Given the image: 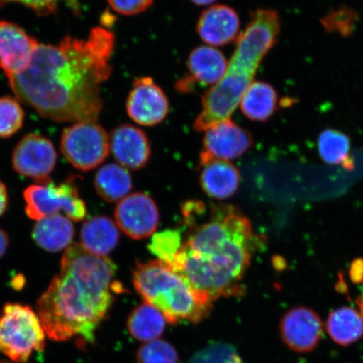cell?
Masks as SVG:
<instances>
[{"instance_id":"obj_21","label":"cell","mask_w":363,"mask_h":363,"mask_svg":"<svg viewBox=\"0 0 363 363\" xmlns=\"http://www.w3.org/2000/svg\"><path fill=\"white\" fill-rule=\"evenodd\" d=\"M279 94L266 82L256 81L249 86L240 99V111L253 121L265 122L278 110Z\"/></svg>"},{"instance_id":"obj_15","label":"cell","mask_w":363,"mask_h":363,"mask_svg":"<svg viewBox=\"0 0 363 363\" xmlns=\"http://www.w3.org/2000/svg\"><path fill=\"white\" fill-rule=\"evenodd\" d=\"M199 184L208 196L228 199L238 191L240 182L239 170L233 163L203 151L199 156Z\"/></svg>"},{"instance_id":"obj_2","label":"cell","mask_w":363,"mask_h":363,"mask_svg":"<svg viewBox=\"0 0 363 363\" xmlns=\"http://www.w3.org/2000/svg\"><path fill=\"white\" fill-rule=\"evenodd\" d=\"M116 267L107 257L94 255L72 244L61 270L36 302L45 334L56 342L77 338L80 347L93 344L113 302Z\"/></svg>"},{"instance_id":"obj_16","label":"cell","mask_w":363,"mask_h":363,"mask_svg":"<svg viewBox=\"0 0 363 363\" xmlns=\"http://www.w3.org/2000/svg\"><path fill=\"white\" fill-rule=\"evenodd\" d=\"M113 157L121 166L131 170L143 169L151 157V146L143 130L129 124L121 125L110 138Z\"/></svg>"},{"instance_id":"obj_7","label":"cell","mask_w":363,"mask_h":363,"mask_svg":"<svg viewBox=\"0 0 363 363\" xmlns=\"http://www.w3.org/2000/svg\"><path fill=\"white\" fill-rule=\"evenodd\" d=\"M26 213L31 220L58 215L60 211L72 221H81L87 216V208L79 196L74 182L67 180L57 185L49 178L36 182L24 191Z\"/></svg>"},{"instance_id":"obj_10","label":"cell","mask_w":363,"mask_h":363,"mask_svg":"<svg viewBox=\"0 0 363 363\" xmlns=\"http://www.w3.org/2000/svg\"><path fill=\"white\" fill-rule=\"evenodd\" d=\"M131 120L143 126L162 123L169 115V102L163 90L150 77H140L133 84L126 101Z\"/></svg>"},{"instance_id":"obj_27","label":"cell","mask_w":363,"mask_h":363,"mask_svg":"<svg viewBox=\"0 0 363 363\" xmlns=\"http://www.w3.org/2000/svg\"><path fill=\"white\" fill-rule=\"evenodd\" d=\"M138 363H179L178 351L164 340H155L143 345L136 352Z\"/></svg>"},{"instance_id":"obj_24","label":"cell","mask_w":363,"mask_h":363,"mask_svg":"<svg viewBox=\"0 0 363 363\" xmlns=\"http://www.w3.org/2000/svg\"><path fill=\"white\" fill-rule=\"evenodd\" d=\"M326 328L335 342L346 346L362 337L363 318L353 308H340L330 313Z\"/></svg>"},{"instance_id":"obj_17","label":"cell","mask_w":363,"mask_h":363,"mask_svg":"<svg viewBox=\"0 0 363 363\" xmlns=\"http://www.w3.org/2000/svg\"><path fill=\"white\" fill-rule=\"evenodd\" d=\"M252 144L251 133L230 119L211 127L203 138L206 152L227 161L242 156Z\"/></svg>"},{"instance_id":"obj_8","label":"cell","mask_w":363,"mask_h":363,"mask_svg":"<svg viewBox=\"0 0 363 363\" xmlns=\"http://www.w3.org/2000/svg\"><path fill=\"white\" fill-rule=\"evenodd\" d=\"M110 149V138L106 131L94 122H79L63 130V156L80 171L96 169L106 160Z\"/></svg>"},{"instance_id":"obj_33","label":"cell","mask_w":363,"mask_h":363,"mask_svg":"<svg viewBox=\"0 0 363 363\" xmlns=\"http://www.w3.org/2000/svg\"><path fill=\"white\" fill-rule=\"evenodd\" d=\"M8 192L6 185L0 181V216L4 214L8 206Z\"/></svg>"},{"instance_id":"obj_5","label":"cell","mask_w":363,"mask_h":363,"mask_svg":"<svg viewBox=\"0 0 363 363\" xmlns=\"http://www.w3.org/2000/svg\"><path fill=\"white\" fill-rule=\"evenodd\" d=\"M133 282L144 301L157 308L171 325L199 323L212 311L210 298L162 261L138 263L133 270Z\"/></svg>"},{"instance_id":"obj_13","label":"cell","mask_w":363,"mask_h":363,"mask_svg":"<svg viewBox=\"0 0 363 363\" xmlns=\"http://www.w3.org/2000/svg\"><path fill=\"white\" fill-rule=\"evenodd\" d=\"M38 45L33 36L15 23L0 21V67L8 79L30 66Z\"/></svg>"},{"instance_id":"obj_38","label":"cell","mask_w":363,"mask_h":363,"mask_svg":"<svg viewBox=\"0 0 363 363\" xmlns=\"http://www.w3.org/2000/svg\"><path fill=\"white\" fill-rule=\"evenodd\" d=\"M0 363H11V362H0ZM13 363H16V362H13Z\"/></svg>"},{"instance_id":"obj_11","label":"cell","mask_w":363,"mask_h":363,"mask_svg":"<svg viewBox=\"0 0 363 363\" xmlns=\"http://www.w3.org/2000/svg\"><path fill=\"white\" fill-rule=\"evenodd\" d=\"M115 218L117 226L128 237L144 239L152 235L157 228L158 208L149 195L134 193L117 204Z\"/></svg>"},{"instance_id":"obj_3","label":"cell","mask_w":363,"mask_h":363,"mask_svg":"<svg viewBox=\"0 0 363 363\" xmlns=\"http://www.w3.org/2000/svg\"><path fill=\"white\" fill-rule=\"evenodd\" d=\"M257 246L247 217L235 206L219 204L207 221L189 231L169 265L211 301L242 296V279Z\"/></svg>"},{"instance_id":"obj_1","label":"cell","mask_w":363,"mask_h":363,"mask_svg":"<svg viewBox=\"0 0 363 363\" xmlns=\"http://www.w3.org/2000/svg\"><path fill=\"white\" fill-rule=\"evenodd\" d=\"M115 35L95 27L86 40L67 36L58 45L39 44L25 71L9 79L19 101L54 121H97L101 84L110 78Z\"/></svg>"},{"instance_id":"obj_32","label":"cell","mask_w":363,"mask_h":363,"mask_svg":"<svg viewBox=\"0 0 363 363\" xmlns=\"http://www.w3.org/2000/svg\"><path fill=\"white\" fill-rule=\"evenodd\" d=\"M62 0H18L26 6L33 9V10L40 16H48L56 11L57 4ZM70 4L74 11H78L79 7L78 0H65Z\"/></svg>"},{"instance_id":"obj_26","label":"cell","mask_w":363,"mask_h":363,"mask_svg":"<svg viewBox=\"0 0 363 363\" xmlns=\"http://www.w3.org/2000/svg\"><path fill=\"white\" fill-rule=\"evenodd\" d=\"M182 234L179 230H167L153 235L148 249L159 261L171 264L182 247Z\"/></svg>"},{"instance_id":"obj_29","label":"cell","mask_w":363,"mask_h":363,"mask_svg":"<svg viewBox=\"0 0 363 363\" xmlns=\"http://www.w3.org/2000/svg\"><path fill=\"white\" fill-rule=\"evenodd\" d=\"M25 113L19 102L10 97H0V138H8L21 128Z\"/></svg>"},{"instance_id":"obj_20","label":"cell","mask_w":363,"mask_h":363,"mask_svg":"<svg viewBox=\"0 0 363 363\" xmlns=\"http://www.w3.org/2000/svg\"><path fill=\"white\" fill-rule=\"evenodd\" d=\"M75 230L67 216L53 215L36 222L33 231L35 242L50 252H57L71 246Z\"/></svg>"},{"instance_id":"obj_4","label":"cell","mask_w":363,"mask_h":363,"mask_svg":"<svg viewBox=\"0 0 363 363\" xmlns=\"http://www.w3.org/2000/svg\"><path fill=\"white\" fill-rule=\"evenodd\" d=\"M279 13L272 9H258L252 13L246 30L240 35L237 48L222 79L202 96V111L194 121V129L206 131L230 119L263 58L275 45L281 30Z\"/></svg>"},{"instance_id":"obj_31","label":"cell","mask_w":363,"mask_h":363,"mask_svg":"<svg viewBox=\"0 0 363 363\" xmlns=\"http://www.w3.org/2000/svg\"><path fill=\"white\" fill-rule=\"evenodd\" d=\"M154 0H108L113 10L123 16H135L147 11Z\"/></svg>"},{"instance_id":"obj_25","label":"cell","mask_w":363,"mask_h":363,"mask_svg":"<svg viewBox=\"0 0 363 363\" xmlns=\"http://www.w3.org/2000/svg\"><path fill=\"white\" fill-rule=\"evenodd\" d=\"M350 148V139L337 130L326 129L318 138L320 156L330 165H342L347 169H352Z\"/></svg>"},{"instance_id":"obj_35","label":"cell","mask_w":363,"mask_h":363,"mask_svg":"<svg viewBox=\"0 0 363 363\" xmlns=\"http://www.w3.org/2000/svg\"><path fill=\"white\" fill-rule=\"evenodd\" d=\"M191 1L194 4H197V6H203L214 3L216 0H191Z\"/></svg>"},{"instance_id":"obj_19","label":"cell","mask_w":363,"mask_h":363,"mask_svg":"<svg viewBox=\"0 0 363 363\" xmlns=\"http://www.w3.org/2000/svg\"><path fill=\"white\" fill-rule=\"evenodd\" d=\"M81 245L94 255L106 257L119 243L120 233L116 223L110 218L98 216L91 217L82 226Z\"/></svg>"},{"instance_id":"obj_22","label":"cell","mask_w":363,"mask_h":363,"mask_svg":"<svg viewBox=\"0 0 363 363\" xmlns=\"http://www.w3.org/2000/svg\"><path fill=\"white\" fill-rule=\"evenodd\" d=\"M94 188L99 196L108 203L120 202L128 196L133 189V179L128 170L115 163H108L97 172Z\"/></svg>"},{"instance_id":"obj_28","label":"cell","mask_w":363,"mask_h":363,"mask_svg":"<svg viewBox=\"0 0 363 363\" xmlns=\"http://www.w3.org/2000/svg\"><path fill=\"white\" fill-rule=\"evenodd\" d=\"M188 363H244V362L233 345L214 342L195 353Z\"/></svg>"},{"instance_id":"obj_34","label":"cell","mask_w":363,"mask_h":363,"mask_svg":"<svg viewBox=\"0 0 363 363\" xmlns=\"http://www.w3.org/2000/svg\"><path fill=\"white\" fill-rule=\"evenodd\" d=\"M9 243H10L9 235L6 231L0 229V258H1L7 252Z\"/></svg>"},{"instance_id":"obj_6","label":"cell","mask_w":363,"mask_h":363,"mask_svg":"<svg viewBox=\"0 0 363 363\" xmlns=\"http://www.w3.org/2000/svg\"><path fill=\"white\" fill-rule=\"evenodd\" d=\"M45 333L38 313L30 306L8 303L0 316V353L24 363L34 352L43 351Z\"/></svg>"},{"instance_id":"obj_30","label":"cell","mask_w":363,"mask_h":363,"mask_svg":"<svg viewBox=\"0 0 363 363\" xmlns=\"http://www.w3.org/2000/svg\"><path fill=\"white\" fill-rule=\"evenodd\" d=\"M357 13L348 7H342L328 13L322 20L324 28L330 33L348 36L355 30Z\"/></svg>"},{"instance_id":"obj_9","label":"cell","mask_w":363,"mask_h":363,"mask_svg":"<svg viewBox=\"0 0 363 363\" xmlns=\"http://www.w3.org/2000/svg\"><path fill=\"white\" fill-rule=\"evenodd\" d=\"M57 152L51 140L43 135L29 134L13 150L12 163L18 174L40 182L49 178L57 162Z\"/></svg>"},{"instance_id":"obj_12","label":"cell","mask_w":363,"mask_h":363,"mask_svg":"<svg viewBox=\"0 0 363 363\" xmlns=\"http://www.w3.org/2000/svg\"><path fill=\"white\" fill-rule=\"evenodd\" d=\"M228 62L220 50L199 45L190 52L188 74L177 82L175 89L181 94H191L198 86L216 85L223 78Z\"/></svg>"},{"instance_id":"obj_14","label":"cell","mask_w":363,"mask_h":363,"mask_svg":"<svg viewBox=\"0 0 363 363\" xmlns=\"http://www.w3.org/2000/svg\"><path fill=\"white\" fill-rule=\"evenodd\" d=\"M284 342L297 352H310L320 343L323 325L315 312L303 307L294 308L284 315L280 324Z\"/></svg>"},{"instance_id":"obj_18","label":"cell","mask_w":363,"mask_h":363,"mask_svg":"<svg viewBox=\"0 0 363 363\" xmlns=\"http://www.w3.org/2000/svg\"><path fill=\"white\" fill-rule=\"evenodd\" d=\"M240 30L238 13L225 4L206 9L199 16L197 33L208 45L222 47L233 43Z\"/></svg>"},{"instance_id":"obj_37","label":"cell","mask_w":363,"mask_h":363,"mask_svg":"<svg viewBox=\"0 0 363 363\" xmlns=\"http://www.w3.org/2000/svg\"><path fill=\"white\" fill-rule=\"evenodd\" d=\"M13 1H18V0H0V8L3 7L4 6H6V4L9 3Z\"/></svg>"},{"instance_id":"obj_36","label":"cell","mask_w":363,"mask_h":363,"mask_svg":"<svg viewBox=\"0 0 363 363\" xmlns=\"http://www.w3.org/2000/svg\"><path fill=\"white\" fill-rule=\"evenodd\" d=\"M362 280L363 281V276L362 277ZM358 306H359L360 308V313L363 318V284H362V294L360 295L359 298H358Z\"/></svg>"},{"instance_id":"obj_23","label":"cell","mask_w":363,"mask_h":363,"mask_svg":"<svg viewBox=\"0 0 363 363\" xmlns=\"http://www.w3.org/2000/svg\"><path fill=\"white\" fill-rule=\"evenodd\" d=\"M167 320L162 313L147 302L140 303L130 313L127 328L133 338L150 342L157 340L164 333Z\"/></svg>"}]
</instances>
